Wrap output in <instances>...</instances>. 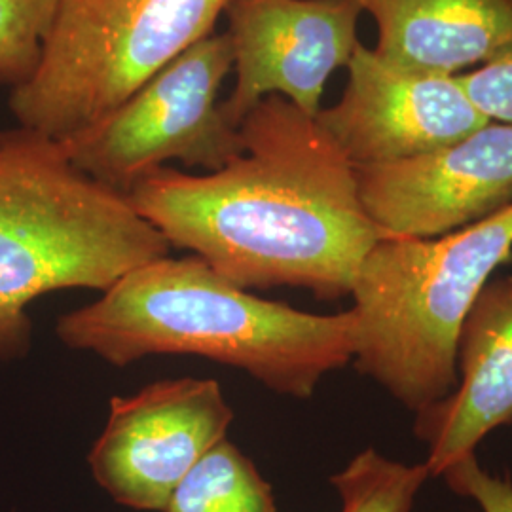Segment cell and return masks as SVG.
Listing matches in <instances>:
<instances>
[{"instance_id": "6da1fadb", "label": "cell", "mask_w": 512, "mask_h": 512, "mask_svg": "<svg viewBox=\"0 0 512 512\" xmlns=\"http://www.w3.org/2000/svg\"><path fill=\"white\" fill-rule=\"evenodd\" d=\"M241 152L219 171L162 165L126 192L169 247L188 249L241 289L351 294L382 239L359 198L355 165L287 99L260 101L239 124Z\"/></svg>"}, {"instance_id": "7a4b0ae2", "label": "cell", "mask_w": 512, "mask_h": 512, "mask_svg": "<svg viewBox=\"0 0 512 512\" xmlns=\"http://www.w3.org/2000/svg\"><path fill=\"white\" fill-rule=\"evenodd\" d=\"M55 334L114 366L150 355L211 359L294 399H310L355 351L351 310L319 315L264 300L196 255L137 266L90 306L59 317Z\"/></svg>"}, {"instance_id": "3957f363", "label": "cell", "mask_w": 512, "mask_h": 512, "mask_svg": "<svg viewBox=\"0 0 512 512\" xmlns=\"http://www.w3.org/2000/svg\"><path fill=\"white\" fill-rule=\"evenodd\" d=\"M169 249L126 194L80 171L57 141L0 131V361L29 353L38 296L103 293Z\"/></svg>"}, {"instance_id": "277c9868", "label": "cell", "mask_w": 512, "mask_h": 512, "mask_svg": "<svg viewBox=\"0 0 512 512\" xmlns=\"http://www.w3.org/2000/svg\"><path fill=\"white\" fill-rule=\"evenodd\" d=\"M512 255V203L439 238H382L351 287L353 363L420 414L458 385L463 323Z\"/></svg>"}, {"instance_id": "5b68a950", "label": "cell", "mask_w": 512, "mask_h": 512, "mask_svg": "<svg viewBox=\"0 0 512 512\" xmlns=\"http://www.w3.org/2000/svg\"><path fill=\"white\" fill-rule=\"evenodd\" d=\"M228 0H61L37 69L12 88L18 128L65 141L90 128L196 42Z\"/></svg>"}, {"instance_id": "8992f818", "label": "cell", "mask_w": 512, "mask_h": 512, "mask_svg": "<svg viewBox=\"0 0 512 512\" xmlns=\"http://www.w3.org/2000/svg\"><path fill=\"white\" fill-rule=\"evenodd\" d=\"M234 67L226 33H213L169 63L118 109L59 141L80 171L126 194L167 162L219 171L241 152V133L222 112Z\"/></svg>"}, {"instance_id": "52a82bcc", "label": "cell", "mask_w": 512, "mask_h": 512, "mask_svg": "<svg viewBox=\"0 0 512 512\" xmlns=\"http://www.w3.org/2000/svg\"><path fill=\"white\" fill-rule=\"evenodd\" d=\"M234 410L213 378L158 380L110 399L109 420L93 442L95 482L122 507L164 512L179 482L226 439Z\"/></svg>"}, {"instance_id": "ba28073f", "label": "cell", "mask_w": 512, "mask_h": 512, "mask_svg": "<svg viewBox=\"0 0 512 512\" xmlns=\"http://www.w3.org/2000/svg\"><path fill=\"white\" fill-rule=\"evenodd\" d=\"M224 14L236 84L222 112L236 128L272 95L317 116L330 76L361 44L357 0H228Z\"/></svg>"}, {"instance_id": "9c48e42d", "label": "cell", "mask_w": 512, "mask_h": 512, "mask_svg": "<svg viewBox=\"0 0 512 512\" xmlns=\"http://www.w3.org/2000/svg\"><path fill=\"white\" fill-rule=\"evenodd\" d=\"M317 120L355 167L435 152L490 124L458 76L404 69L365 44L349 59L342 97Z\"/></svg>"}, {"instance_id": "30bf717a", "label": "cell", "mask_w": 512, "mask_h": 512, "mask_svg": "<svg viewBox=\"0 0 512 512\" xmlns=\"http://www.w3.org/2000/svg\"><path fill=\"white\" fill-rule=\"evenodd\" d=\"M359 198L382 238H439L512 203V126L490 122L416 158L355 167Z\"/></svg>"}, {"instance_id": "8fae6325", "label": "cell", "mask_w": 512, "mask_h": 512, "mask_svg": "<svg viewBox=\"0 0 512 512\" xmlns=\"http://www.w3.org/2000/svg\"><path fill=\"white\" fill-rule=\"evenodd\" d=\"M456 389L416 418L427 448L429 475L440 476L494 429L512 421V279L488 283L459 334Z\"/></svg>"}, {"instance_id": "7c38bea8", "label": "cell", "mask_w": 512, "mask_h": 512, "mask_svg": "<svg viewBox=\"0 0 512 512\" xmlns=\"http://www.w3.org/2000/svg\"><path fill=\"white\" fill-rule=\"evenodd\" d=\"M378 27L374 52L420 73L458 76L512 52V0H357Z\"/></svg>"}, {"instance_id": "4fadbf2b", "label": "cell", "mask_w": 512, "mask_h": 512, "mask_svg": "<svg viewBox=\"0 0 512 512\" xmlns=\"http://www.w3.org/2000/svg\"><path fill=\"white\" fill-rule=\"evenodd\" d=\"M164 512H277L274 490L230 440H220L169 497Z\"/></svg>"}, {"instance_id": "5bb4252c", "label": "cell", "mask_w": 512, "mask_h": 512, "mask_svg": "<svg viewBox=\"0 0 512 512\" xmlns=\"http://www.w3.org/2000/svg\"><path fill=\"white\" fill-rule=\"evenodd\" d=\"M429 476L425 463L406 465L366 448L330 476V484L340 495V512H412Z\"/></svg>"}, {"instance_id": "9a60e30c", "label": "cell", "mask_w": 512, "mask_h": 512, "mask_svg": "<svg viewBox=\"0 0 512 512\" xmlns=\"http://www.w3.org/2000/svg\"><path fill=\"white\" fill-rule=\"evenodd\" d=\"M61 0H0V84L16 88L37 69Z\"/></svg>"}, {"instance_id": "2e32d148", "label": "cell", "mask_w": 512, "mask_h": 512, "mask_svg": "<svg viewBox=\"0 0 512 512\" xmlns=\"http://www.w3.org/2000/svg\"><path fill=\"white\" fill-rule=\"evenodd\" d=\"M458 80L490 122L512 126V52L471 73L458 74Z\"/></svg>"}, {"instance_id": "e0dca14e", "label": "cell", "mask_w": 512, "mask_h": 512, "mask_svg": "<svg viewBox=\"0 0 512 512\" xmlns=\"http://www.w3.org/2000/svg\"><path fill=\"white\" fill-rule=\"evenodd\" d=\"M442 478L454 494L473 499L482 512H512L511 478L490 475L476 456L459 461Z\"/></svg>"}]
</instances>
